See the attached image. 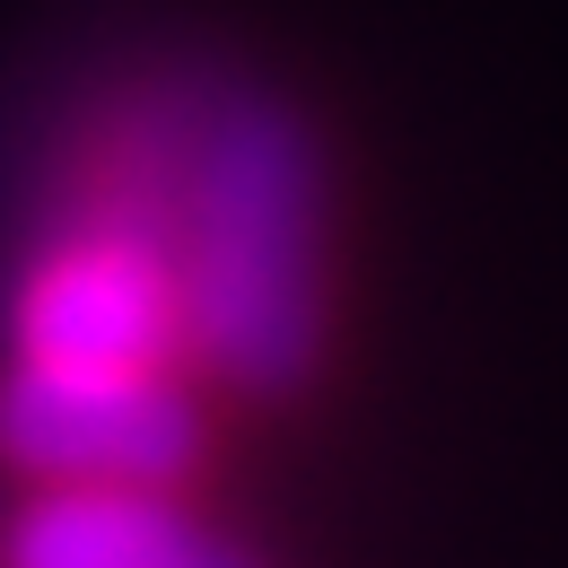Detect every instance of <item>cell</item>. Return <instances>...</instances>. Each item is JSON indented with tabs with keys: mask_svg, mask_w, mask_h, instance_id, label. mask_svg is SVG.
I'll return each mask as SVG.
<instances>
[{
	"mask_svg": "<svg viewBox=\"0 0 568 568\" xmlns=\"http://www.w3.org/2000/svg\"><path fill=\"white\" fill-rule=\"evenodd\" d=\"M184 351L236 394H288L324 351V158L281 97L211 88L175 202Z\"/></svg>",
	"mask_w": 568,
	"mask_h": 568,
	"instance_id": "6da1fadb",
	"label": "cell"
},
{
	"mask_svg": "<svg viewBox=\"0 0 568 568\" xmlns=\"http://www.w3.org/2000/svg\"><path fill=\"white\" fill-rule=\"evenodd\" d=\"M202 455V412L175 367H53L9 358L0 464L36 490H175Z\"/></svg>",
	"mask_w": 568,
	"mask_h": 568,
	"instance_id": "7a4b0ae2",
	"label": "cell"
},
{
	"mask_svg": "<svg viewBox=\"0 0 568 568\" xmlns=\"http://www.w3.org/2000/svg\"><path fill=\"white\" fill-rule=\"evenodd\" d=\"M18 358L53 367H175L184 358V288L175 245L123 219L62 211L9 288Z\"/></svg>",
	"mask_w": 568,
	"mask_h": 568,
	"instance_id": "3957f363",
	"label": "cell"
},
{
	"mask_svg": "<svg viewBox=\"0 0 568 568\" xmlns=\"http://www.w3.org/2000/svg\"><path fill=\"white\" fill-rule=\"evenodd\" d=\"M0 568H254L175 490H36L9 516Z\"/></svg>",
	"mask_w": 568,
	"mask_h": 568,
	"instance_id": "277c9868",
	"label": "cell"
}]
</instances>
